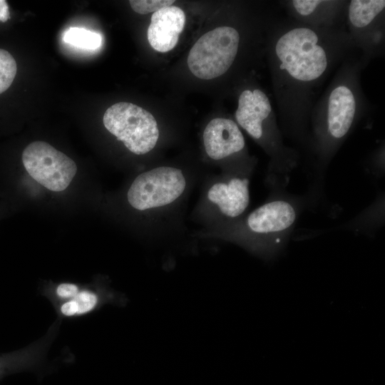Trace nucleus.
<instances>
[{"mask_svg":"<svg viewBox=\"0 0 385 385\" xmlns=\"http://www.w3.org/2000/svg\"><path fill=\"white\" fill-rule=\"evenodd\" d=\"M365 58L345 59L312 110L308 142L319 161L328 163L364 111L359 81Z\"/></svg>","mask_w":385,"mask_h":385,"instance_id":"f03ea898","label":"nucleus"},{"mask_svg":"<svg viewBox=\"0 0 385 385\" xmlns=\"http://www.w3.org/2000/svg\"><path fill=\"white\" fill-rule=\"evenodd\" d=\"M30 353L27 349H24L0 354V378L29 365Z\"/></svg>","mask_w":385,"mask_h":385,"instance_id":"dca6fc26","label":"nucleus"},{"mask_svg":"<svg viewBox=\"0 0 385 385\" xmlns=\"http://www.w3.org/2000/svg\"><path fill=\"white\" fill-rule=\"evenodd\" d=\"M203 142L207 155L215 160L231 157L245 147L237 124L225 118H215L208 123L204 130Z\"/></svg>","mask_w":385,"mask_h":385,"instance_id":"9d476101","label":"nucleus"},{"mask_svg":"<svg viewBox=\"0 0 385 385\" xmlns=\"http://www.w3.org/2000/svg\"><path fill=\"white\" fill-rule=\"evenodd\" d=\"M21 161L34 180L53 192L66 190L77 172V165L71 158L43 141L28 145L22 152Z\"/></svg>","mask_w":385,"mask_h":385,"instance_id":"6e6552de","label":"nucleus"},{"mask_svg":"<svg viewBox=\"0 0 385 385\" xmlns=\"http://www.w3.org/2000/svg\"><path fill=\"white\" fill-rule=\"evenodd\" d=\"M103 123L108 132L135 155L150 152L159 138L153 115L131 103L119 102L110 106L103 115Z\"/></svg>","mask_w":385,"mask_h":385,"instance_id":"423d86ee","label":"nucleus"},{"mask_svg":"<svg viewBox=\"0 0 385 385\" xmlns=\"http://www.w3.org/2000/svg\"><path fill=\"white\" fill-rule=\"evenodd\" d=\"M173 0H130V5L133 10L140 14L156 12L158 10L170 6Z\"/></svg>","mask_w":385,"mask_h":385,"instance_id":"a211bd4d","label":"nucleus"},{"mask_svg":"<svg viewBox=\"0 0 385 385\" xmlns=\"http://www.w3.org/2000/svg\"><path fill=\"white\" fill-rule=\"evenodd\" d=\"M270 31L272 87L283 130L307 141L319 88L356 46L342 26L318 27L277 18Z\"/></svg>","mask_w":385,"mask_h":385,"instance_id":"f257e3e1","label":"nucleus"},{"mask_svg":"<svg viewBox=\"0 0 385 385\" xmlns=\"http://www.w3.org/2000/svg\"><path fill=\"white\" fill-rule=\"evenodd\" d=\"M385 1L352 0L347 2L345 17L356 47L371 55L382 44Z\"/></svg>","mask_w":385,"mask_h":385,"instance_id":"1a4fd4ad","label":"nucleus"},{"mask_svg":"<svg viewBox=\"0 0 385 385\" xmlns=\"http://www.w3.org/2000/svg\"><path fill=\"white\" fill-rule=\"evenodd\" d=\"M63 41L73 46L87 50H94L101 46V36L83 28L71 27L63 36Z\"/></svg>","mask_w":385,"mask_h":385,"instance_id":"2eb2a0df","label":"nucleus"},{"mask_svg":"<svg viewBox=\"0 0 385 385\" xmlns=\"http://www.w3.org/2000/svg\"><path fill=\"white\" fill-rule=\"evenodd\" d=\"M80 290V287L76 284L63 282L56 287L53 296L61 303L73 299Z\"/></svg>","mask_w":385,"mask_h":385,"instance_id":"6ab92c4d","label":"nucleus"},{"mask_svg":"<svg viewBox=\"0 0 385 385\" xmlns=\"http://www.w3.org/2000/svg\"><path fill=\"white\" fill-rule=\"evenodd\" d=\"M186 179L177 168L161 166L138 175L130 185L127 199L140 211L168 205L185 191Z\"/></svg>","mask_w":385,"mask_h":385,"instance_id":"0eeeda50","label":"nucleus"},{"mask_svg":"<svg viewBox=\"0 0 385 385\" xmlns=\"http://www.w3.org/2000/svg\"><path fill=\"white\" fill-rule=\"evenodd\" d=\"M185 20L184 11L177 6L163 8L153 13L147 32L152 48L159 52L171 51L178 43Z\"/></svg>","mask_w":385,"mask_h":385,"instance_id":"ddd939ff","label":"nucleus"},{"mask_svg":"<svg viewBox=\"0 0 385 385\" xmlns=\"http://www.w3.org/2000/svg\"><path fill=\"white\" fill-rule=\"evenodd\" d=\"M114 297V294L101 293L91 289H81L73 299L61 302L58 312L65 318L83 316L94 312L103 304L112 302Z\"/></svg>","mask_w":385,"mask_h":385,"instance_id":"4468645a","label":"nucleus"},{"mask_svg":"<svg viewBox=\"0 0 385 385\" xmlns=\"http://www.w3.org/2000/svg\"><path fill=\"white\" fill-rule=\"evenodd\" d=\"M299 202L277 197L251 212L242 223V234L262 256L274 257L284 247L297 222Z\"/></svg>","mask_w":385,"mask_h":385,"instance_id":"20e7f679","label":"nucleus"},{"mask_svg":"<svg viewBox=\"0 0 385 385\" xmlns=\"http://www.w3.org/2000/svg\"><path fill=\"white\" fill-rule=\"evenodd\" d=\"M235 119L271 158L272 176L283 178L297 165L295 150L283 143L275 113L267 95L261 88L245 89L238 98Z\"/></svg>","mask_w":385,"mask_h":385,"instance_id":"7ed1b4c3","label":"nucleus"},{"mask_svg":"<svg viewBox=\"0 0 385 385\" xmlns=\"http://www.w3.org/2000/svg\"><path fill=\"white\" fill-rule=\"evenodd\" d=\"M17 71L16 62L7 51L0 48V94L13 83Z\"/></svg>","mask_w":385,"mask_h":385,"instance_id":"f3484780","label":"nucleus"},{"mask_svg":"<svg viewBox=\"0 0 385 385\" xmlns=\"http://www.w3.org/2000/svg\"><path fill=\"white\" fill-rule=\"evenodd\" d=\"M207 197L223 216L237 218L250 204L249 179L233 176L227 180L217 182L210 188Z\"/></svg>","mask_w":385,"mask_h":385,"instance_id":"f8f14e48","label":"nucleus"},{"mask_svg":"<svg viewBox=\"0 0 385 385\" xmlns=\"http://www.w3.org/2000/svg\"><path fill=\"white\" fill-rule=\"evenodd\" d=\"M346 1L294 0L286 2L291 18L318 27L339 26L345 17Z\"/></svg>","mask_w":385,"mask_h":385,"instance_id":"9b49d317","label":"nucleus"},{"mask_svg":"<svg viewBox=\"0 0 385 385\" xmlns=\"http://www.w3.org/2000/svg\"><path fill=\"white\" fill-rule=\"evenodd\" d=\"M240 43V32L230 26L217 27L202 35L190 49L187 63L200 79H212L232 66Z\"/></svg>","mask_w":385,"mask_h":385,"instance_id":"39448f33","label":"nucleus"},{"mask_svg":"<svg viewBox=\"0 0 385 385\" xmlns=\"http://www.w3.org/2000/svg\"><path fill=\"white\" fill-rule=\"evenodd\" d=\"M9 18V7L6 1H0V21H6Z\"/></svg>","mask_w":385,"mask_h":385,"instance_id":"aec40b11","label":"nucleus"}]
</instances>
